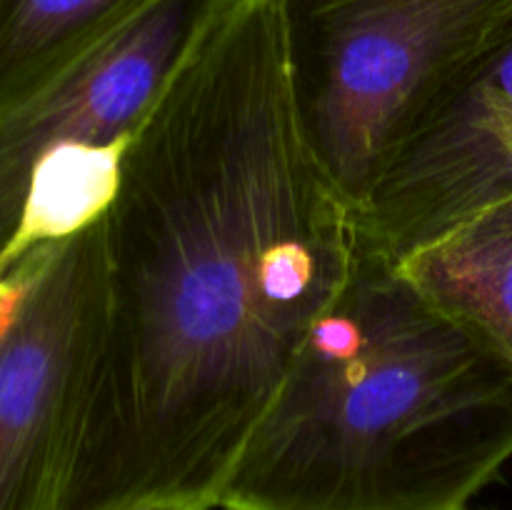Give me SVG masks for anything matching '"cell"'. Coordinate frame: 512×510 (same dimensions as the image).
Returning a JSON list of instances; mask_svg holds the SVG:
<instances>
[{"label": "cell", "instance_id": "6da1fadb", "mask_svg": "<svg viewBox=\"0 0 512 510\" xmlns=\"http://www.w3.org/2000/svg\"><path fill=\"white\" fill-rule=\"evenodd\" d=\"M105 328L60 510L218 508L360 253L295 118L280 0H225L103 213Z\"/></svg>", "mask_w": 512, "mask_h": 510}, {"label": "cell", "instance_id": "7a4b0ae2", "mask_svg": "<svg viewBox=\"0 0 512 510\" xmlns=\"http://www.w3.org/2000/svg\"><path fill=\"white\" fill-rule=\"evenodd\" d=\"M512 458V363L360 243L220 510H465Z\"/></svg>", "mask_w": 512, "mask_h": 510}, {"label": "cell", "instance_id": "3957f363", "mask_svg": "<svg viewBox=\"0 0 512 510\" xmlns=\"http://www.w3.org/2000/svg\"><path fill=\"white\" fill-rule=\"evenodd\" d=\"M303 138L358 213L440 95L512 25V0H280Z\"/></svg>", "mask_w": 512, "mask_h": 510}, {"label": "cell", "instance_id": "277c9868", "mask_svg": "<svg viewBox=\"0 0 512 510\" xmlns=\"http://www.w3.org/2000/svg\"><path fill=\"white\" fill-rule=\"evenodd\" d=\"M225 0H155L45 88L0 110V273L108 210L120 160Z\"/></svg>", "mask_w": 512, "mask_h": 510}, {"label": "cell", "instance_id": "5b68a950", "mask_svg": "<svg viewBox=\"0 0 512 510\" xmlns=\"http://www.w3.org/2000/svg\"><path fill=\"white\" fill-rule=\"evenodd\" d=\"M103 328V218L0 273V510L63 508Z\"/></svg>", "mask_w": 512, "mask_h": 510}, {"label": "cell", "instance_id": "8992f818", "mask_svg": "<svg viewBox=\"0 0 512 510\" xmlns=\"http://www.w3.org/2000/svg\"><path fill=\"white\" fill-rule=\"evenodd\" d=\"M512 198V25L445 90L360 205V243L403 263Z\"/></svg>", "mask_w": 512, "mask_h": 510}, {"label": "cell", "instance_id": "52a82bcc", "mask_svg": "<svg viewBox=\"0 0 512 510\" xmlns=\"http://www.w3.org/2000/svg\"><path fill=\"white\" fill-rule=\"evenodd\" d=\"M400 268L512 363V198L463 220Z\"/></svg>", "mask_w": 512, "mask_h": 510}, {"label": "cell", "instance_id": "ba28073f", "mask_svg": "<svg viewBox=\"0 0 512 510\" xmlns=\"http://www.w3.org/2000/svg\"><path fill=\"white\" fill-rule=\"evenodd\" d=\"M155 0H0V110L78 63Z\"/></svg>", "mask_w": 512, "mask_h": 510}, {"label": "cell", "instance_id": "9c48e42d", "mask_svg": "<svg viewBox=\"0 0 512 510\" xmlns=\"http://www.w3.org/2000/svg\"><path fill=\"white\" fill-rule=\"evenodd\" d=\"M135 510H198L190 508V505H180V503H153V505H140Z\"/></svg>", "mask_w": 512, "mask_h": 510}, {"label": "cell", "instance_id": "30bf717a", "mask_svg": "<svg viewBox=\"0 0 512 510\" xmlns=\"http://www.w3.org/2000/svg\"><path fill=\"white\" fill-rule=\"evenodd\" d=\"M465 510H470V508H465Z\"/></svg>", "mask_w": 512, "mask_h": 510}]
</instances>
